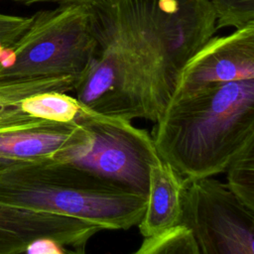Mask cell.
Instances as JSON below:
<instances>
[{
	"label": "cell",
	"mask_w": 254,
	"mask_h": 254,
	"mask_svg": "<svg viewBox=\"0 0 254 254\" xmlns=\"http://www.w3.org/2000/svg\"><path fill=\"white\" fill-rule=\"evenodd\" d=\"M215 18L216 30L241 29L254 24V0H208Z\"/></svg>",
	"instance_id": "16"
},
{
	"label": "cell",
	"mask_w": 254,
	"mask_h": 254,
	"mask_svg": "<svg viewBox=\"0 0 254 254\" xmlns=\"http://www.w3.org/2000/svg\"><path fill=\"white\" fill-rule=\"evenodd\" d=\"M6 47H8V46H0V52H1L4 48H6Z\"/></svg>",
	"instance_id": "22"
},
{
	"label": "cell",
	"mask_w": 254,
	"mask_h": 254,
	"mask_svg": "<svg viewBox=\"0 0 254 254\" xmlns=\"http://www.w3.org/2000/svg\"><path fill=\"white\" fill-rule=\"evenodd\" d=\"M66 247L50 237H40L31 241L24 254H65Z\"/></svg>",
	"instance_id": "18"
},
{
	"label": "cell",
	"mask_w": 254,
	"mask_h": 254,
	"mask_svg": "<svg viewBox=\"0 0 254 254\" xmlns=\"http://www.w3.org/2000/svg\"><path fill=\"white\" fill-rule=\"evenodd\" d=\"M22 254H24V253H22ZM65 254H85V253H84V250H75V249H71V248H66Z\"/></svg>",
	"instance_id": "21"
},
{
	"label": "cell",
	"mask_w": 254,
	"mask_h": 254,
	"mask_svg": "<svg viewBox=\"0 0 254 254\" xmlns=\"http://www.w3.org/2000/svg\"><path fill=\"white\" fill-rule=\"evenodd\" d=\"M89 143L88 131L76 123L35 120L0 128V157L15 161L65 160Z\"/></svg>",
	"instance_id": "10"
},
{
	"label": "cell",
	"mask_w": 254,
	"mask_h": 254,
	"mask_svg": "<svg viewBox=\"0 0 254 254\" xmlns=\"http://www.w3.org/2000/svg\"><path fill=\"white\" fill-rule=\"evenodd\" d=\"M14 1H18L24 4L51 2V3H58L59 5H64V4H89L95 0H14Z\"/></svg>",
	"instance_id": "19"
},
{
	"label": "cell",
	"mask_w": 254,
	"mask_h": 254,
	"mask_svg": "<svg viewBox=\"0 0 254 254\" xmlns=\"http://www.w3.org/2000/svg\"><path fill=\"white\" fill-rule=\"evenodd\" d=\"M88 11L97 44H117L137 64L146 119L154 122L169 105L187 62L217 32L208 0H95Z\"/></svg>",
	"instance_id": "1"
},
{
	"label": "cell",
	"mask_w": 254,
	"mask_h": 254,
	"mask_svg": "<svg viewBox=\"0 0 254 254\" xmlns=\"http://www.w3.org/2000/svg\"><path fill=\"white\" fill-rule=\"evenodd\" d=\"M75 123L88 131L90 143L62 161L147 197L151 167L161 160L152 136L129 120L102 116L86 108Z\"/></svg>",
	"instance_id": "5"
},
{
	"label": "cell",
	"mask_w": 254,
	"mask_h": 254,
	"mask_svg": "<svg viewBox=\"0 0 254 254\" xmlns=\"http://www.w3.org/2000/svg\"><path fill=\"white\" fill-rule=\"evenodd\" d=\"M180 224L190 230L199 254H254V210L217 180L186 183Z\"/></svg>",
	"instance_id": "6"
},
{
	"label": "cell",
	"mask_w": 254,
	"mask_h": 254,
	"mask_svg": "<svg viewBox=\"0 0 254 254\" xmlns=\"http://www.w3.org/2000/svg\"><path fill=\"white\" fill-rule=\"evenodd\" d=\"M75 98L93 113L131 121L146 119L145 86L132 56L114 43H98L96 56L78 77Z\"/></svg>",
	"instance_id": "7"
},
{
	"label": "cell",
	"mask_w": 254,
	"mask_h": 254,
	"mask_svg": "<svg viewBox=\"0 0 254 254\" xmlns=\"http://www.w3.org/2000/svg\"><path fill=\"white\" fill-rule=\"evenodd\" d=\"M80 75H63L0 81V128L23 124L35 119L25 114L19 106L24 98L45 91H73Z\"/></svg>",
	"instance_id": "12"
},
{
	"label": "cell",
	"mask_w": 254,
	"mask_h": 254,
	"mask_svg": "<svg viewBox=\"0 0 254 254\" xmlns=\"http://www.w3.org/2000/svg\"><path fill=\"white\" fill-rule=\"evenodd\" d=\"M20 109L32 118L59 123H75L85 107L66 92L45 91L19 102Z\"/></svg>",
	"instance_id": "13"
},
{
	"label": "cell",
	"mask_w": 254,
	"mask_h": 254,
	"mask_svg": "<svg viewBox=\"0 0 254 254\" xmlns=\"http://www.w3.org/2000/svg\"><path fill=\"white\" fill-rule=\"evenodd\" d=\"M133 254H199L190 230L179 224L159 235L147 237Z\"/></svg>",
	"instance_id": "15"
},
{
	"label": "cell",
	"mask_w": 254,
	"mask_h": 254,
	"mask_svg": "<svg viewBox=\"0 0 254 254\" xmlns=\"http://www.w3.org/2000/svg\"><path fill=\"white\" fill-rule=\"evenodd\" d=\"M18 161H15V160H10V159H6V158H1L0 157V170L3 169V168H6L14 163H16Z\"/></svg>",
	"instance_id": "20"
},
{
	"label": "cell",
	"mask_w": 254,
	"mask_h": 254,
	"mask_svg": "<svg viewBox=\"0 0 254 254\" xmlns=\"http://www.w3.org/2000/svg\"><path fill=\"white\" fill-rule=\"evenodd\" d=\"M146 202L67 161H18L0 170V203L87 220L102 230L137 225Z\"/></svg>",
	"instance_id": "3"
},
{
	"label": "cell",
	"mask_w": 254,
	"mask_h": 254,
	"mask_svg": "<svg viewBox=\"0 0 254 254\" xmlns=\"http://www.w3.org/2000/svg\"><path fill=\"white\" fill-rule=\"evenodd\" d=\"M101 230L87 220L0 203V254H22L31 241L40 237L84 250L87 241Z\"/></svg>",
	"instance_id": "9"
},
{
	"label": "cell",
	"mask_w": 254,
	"mask_h": 254,
	"mask_svg": "<svg viewBox=\"0 0 254 254\" xmlns=\"http://www.w3.org/2000/svg\"><path fill=\"white\" fill-rule=\"evenodd\" d=\"M88 4H64L32 15L26 31L0 52V81L80 75L96 56Z\"/></svg>",
	"instance_id": "4"
},
{
	"label": "cell",
	"mask_w": 254,
	"mask_h": 254,
	"mask_svg": "<svg viewBox=\"0 0 254 254\" xmlns=\"http://www.w3.org/2000/svg\"><path fill=\"white\" fill-rule=\"evenodd\" d=\"M252 78L254 24L209 39L183 67L171 101L210 85Z\"/></svg>",
	"instance_id": "8"
},
{
	"label": "cell",
	"mask_w": 254,
	"mask_h": 254,
	"mask_svg": "<svg viewBox=\"0 0 254 254\" xmlns=\"http://www.w3.org/2000/svg\"><path fill=\"white\" fill-rule=\"evenodd\" d=\"M32 16H13L0 13V46L12 45L30 26Z\"/></svg>",
	"instance_id": "17"
},
{
	"label": "cell",
	"mask_w": 254,
	"mask_h": 254,
	"mask_svg": "<svg viewBox=\"0 0 254 254\" xmlns=\"http://www.w3.org/2000/svg\"><path fill=\"white\" fill-rule=\"evenodd\" d=\"M186 183L165 161L151 167L146 207L137 224L144 238L159 235L180 224Z\"/></svg>",
	"instance_id": "11"
},
{
	"label": "cell",
	"mask_w": 254,
	"mask_h": 254,
	"mask_svg": "<svg viewBox=\"0 0 254 254\" xmlns=\"http://www.w3.org/2000/svg\"><path fill=\"white\" fill-rule=\"evenodd\" d=\"M225 172L228 190L240 202L254 210V141L230 161Z\"/></svg>",
	"instance_id": "14"
},
{
	"label": "cell",
	"mask_w": 254,
	"mask_h": 254,
	"mask_svg": "<svg viewBox=\"0 0 254 254\" xmlns=\"http://www.w3.org/2000/svg\"><path fill=\"white\" fill-rule=\"evenodd\" d=\"M155 123L152 138L161 160L186 183L212 178L254 141V78L175 99Z\"/></svg>",
	"instance_id": "2"
}]
</instances>
